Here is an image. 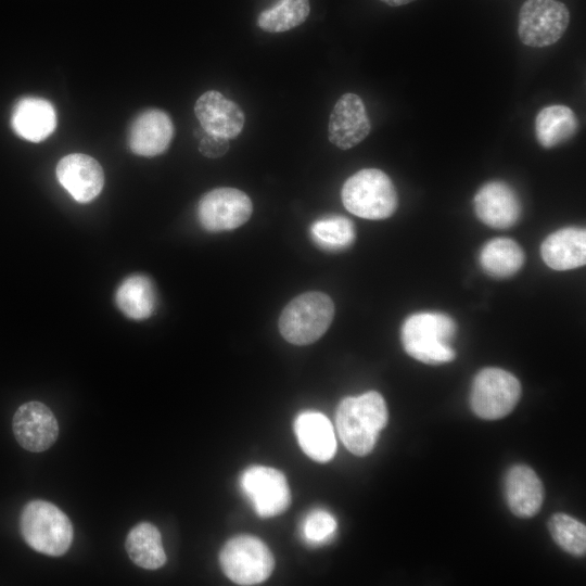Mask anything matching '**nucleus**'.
<instances>
[{
    "label": "nucleus",
    "mask_w": 586,
    "mask_h": 586,
    "mask_svg": "<svg viewBox=\"0 0 586 586\" xmlns=\"http://www.w3.org/2000/svg\"><path fill=\"white\" fill-rule=\"evenodd\" d=\"M173 136L174 125L168 114L150 109L140 113L132 122L128 143L132 153L151 157L164 153Z\"/></svg>",
    "instance_id": "16"
},
{
    "label": "nucleus",
    "mask_w": 586,
    "mask_h": 586,
    "mask_svg": "<svg viewBox=\"0 0 586 586\" xmlns=\"http://www.w3.org/2000/svg\"><path fill=\"white\" fill-rule=\"evenodd\" d=\"M333 316L334 304L330 296L322 292H306L283 308L279 330L289 343L310 344L328 330Z\"/></svg>",
    "instance_id": "5"
},
{
    "label": "nucleus",
    "mask_w": 586,
    "mask_h": 586,
    "mask_svg": "<svg viewBox=\"0 0 586 586\" xmlns=\"http://www.w3.org/2000/svg\"><path fill=\"white\" fill-rule=\"evenodd\" d=\"M11 126L18 137L27 141L40 142L47 139L56 127L55 110L42 98H23L13 107Z\"/></svg>",
    "instance_id": "18"
},
{
    "label": "nucleus",
    "mask_w": 586,
    "mask_h": 586,
    "mask_svg": "<svg viewBox=\"0 0 586 586\" xmlns=\"http://www.w3.org/2000/svg\"><path fill=\"white\" fill-rule=\"evenodd\" d=\"M20 530L29 547L48 556H62L72 545L73 525L52 502L36 499L27 502L20 517Z\"/></svg>",
    "instance_id": "3"
},
{
    "label": "nucleus",
    "mask_w": 586,
    "mask_h": 586,
    "mask_svg": "<svg viewBox=\"0 0 586 586\" xmlns=\"http://www.w3.org/2000/svg\"><path fill=\"white\" fill-rule=\"evenodd\" d=\"M543 260L555 270H569L586 263V231L568 227L549 234L540 246Z\"/></svg>",
    "instance_id": "19"
},
{
    "label": "nucleus",
    "mask_w": 586,
    "mask_h": 586,
    "mask_svg": "<svg viewBox=\"0 0 586 586\" xmlns=\"http://www.w3.org/2000/svg\"><path fill=\"white\" fill-rule=\"evenodd\" d=\"M125 547L131 561L140 568L156 570L166 562L161 533L152 523L141 522L133 526Z\"/></svg>",
    "instance_id": "23"
},
{
    "label": "nucleus",
    "mask_w": 586,
    "mask_h": 586,
    "mask_svg": "<svg viewBox=\"0 0 586 586\" xmlns=\"http://www.w3.org/2000/svg\"><path fill=\"white\" fill-rule=\"evenodd\" d=\"M240 488L260 518L284 512L291 504V492L284 474L273 468L251 466L240 476Z\"/></svg>",
    "instance_id": "9"
},
{
    "label": "nucleus",
    "mask_w": 586,
    "mask_h": 586,
    "mask_svg": "<svg viewBox=\"0 0 586 586\" xmlns=\"http://www.w3.org/2000/svg\"><path fill=\"white\" fill-rule=\"evenodd\" d=\"M310 12L309 0H278L257 17V26L264 31H288L305 22Z\"/></svg>",
    "instance_id": "25"
},
{
    "label": "nucleus",
    "mask_w": 586,
    "mask_h": 586,
    "mask_svg": "<svg viewBox=\"0 0 586 586\" xmlns=\"http://www.w3.org/2000/svg\"><path fill=\"white\" fill-rule=\"evenodd\" d=\"M229 149V141L226 138L205 132L202 137L199 151L206 157L217 158L226 154Z\"/></svg>",
    "instance_id": "29"
},
{
    "label": "nucleus",
    "mask_w": 586,
    "mask_h": 586,
    "mask_svg": "<svg viewBox=\"0 0 586 586\" xmlns=\"http://www.w3.org/2000/svg\"><path fill=\"white\" fill-rule=\"evenodd\" d=\"M390 7H400V5H405V4H408V3H411L416 0H379Z\"/></svg>",
    "instance_id": "30"
},
{
    "label": "nucleus",
    "mask_w": 586,
    "mask_h": 586,
    "mask_svg": "<svg viewBox=\"0 0 586 586\" xmlns=\"http://www.w3.org/2000/svg\"><path fill=\"white\" fill-rule=\"evenodd\" d=\"M341 198L349 213L371 220L392 216L398 205L391 178L378 168H364L351 176L342 187Z\"/></svg>",
    "instance_id": "4"
},
{
    "label": "nucleus",
    "mask_w": 586,
    "mask_h": 586,
    "mask_svg": "<svg viewBox=\"0 0 586 586\" xmlns=\"http://www.w3.org/2000/svg\"><path fill=\"white\" fill-rule=\"evenodd\" d=\"M520 396L521 385L513 374L500 368H485L473 380L470 405L477 417L496 420L510 413Z\"/></svg>",
    "instance_id": "8"
},
{
    "label": "nucleus",
    "mask_w": 586,
    "mask_h": 586,
    "mask_svg": "<svg viewBox=\"0 0 586 586\" xmlns=\"http://www.w3.org/2000/svg\"><path fill=\"white\" fill-rule=\"evenodd\" d=\"M457 326L443 313L424 311L409 316L403 323L400 339L406 353L412 358L430 365H440L455 359L453 341Z\"/></svg>",
    "instance_id": "2"
},
{
    "label": "nucleus",
    "mask_w": 586,
    "mask_h": 586,
    "mask_svg": "<svg viewBox=\"0 0 586 586\" xmlns=\"http://www.w3.org/2000/svg\"><path fill=\"white\" fill-rule=\"evenodd\" d=\"M60 184L79 203L95 199L104 186V173L99 162L82 153L62 157L55 168Z\"/></svg>",
    "instance_id": "13"
},
{
    "label": "nucleus",
    "mask_w": 586,
    "mask_h": 586,
    "mask_svg": "<svg viewBox=\"0 0 586 586\" xmlns=\"http://www.w3.org/2000/svg\"><path fill=\"white\" fill-rule=\"evenodd\" d=\"M479 262L487 275L495 278H507L521 269L524 263V253L514 240L496 238L482 247Z\"/></svg>",
    "instance_id": "24"
},
{
    "label": "nucleus",
    "mask_w": 586,
    "mask_h": 586,
    "mask_svg": "<svg viewBox=\"0 0 586 586\" xmlns=\"http://www.w3.org/2000/svg\"><path fill=\"white\" fill-rule=\"evenodd\" d=\"M387 419L385 400L375 391L344 398L335 413L340 440L356 456H366L373 449Z\"/></svg>",
    "instance_id": "1"
},
{
    "label": "nucleus",
    "mask_w": 586,
    "mask_h": 586,
    "mask_svg": "<svg viewBox=\"0 0 586 586\" xmlns=\"http://www.w3.org/2000/svg\"><path fill=\"white\" fill-rule=\"evenodd\" d=\"M371 130L366 106L359 95L344 93L334 104L328 124L329 141L348 150L364 141Z\"/></svg>",
    "instance_id": "12"
},
{
    "label": "nucleus",
    "mask_w": 586,
    "mask_h": 586,
    "mask_svg": "<svg viewBox=\"0 0 586 586\" xmlns=\"http://www.w3.org/2000/svg\"><path fill=\"white\" fill-rule=\"evenodd\" d=\"M508 506L520 518L535 515L544 500V487L537 474L527 466L512 467L505 481Z\"/></svg>",
    "instance_id": "20"
},
{
    "label": "nucleus",
    "mask_w": 586,
    "mask_h": 586,
    "mask_svg": "<svg viewBox=\"0 0 586 586\" xmlns=\"http://www.w3.org/2000/svg\"><path fill=\"white\" fill-rule=\"evenodd\" d=\"M570 18V11L561 1L525 0L519 11V38L532 48L551 46L564 35Z\"/></svg>",
    "instance_id": "7"
},
{
    "label": "nucleus",
    "mask_w": 586,
    "mask_h": 586,
    "mask_svg": "<svg viewBox=\"0 0 586 586\" xmlns=\"http://www.w3.org/2000/svg\"><path fill=\"white\" fill-rule=\"evenodd\" d=\"M219 562L225 575L239 585L263 583L275 568V559L267 545L247 534L230 538L220 551Z\"/></svg>",
    "instance_id": "6"
},
{
    "label": "nucleus",
    "mask_w": 586,
    "mask_h": 586,
    "mask_svg": "<svg viewBox=\"0 0 586 586\" xmlns=\"http://www.w3.org/2000/svg\"><path fill=\"white\" fill-rule=\"evenodd\" d=\"M578 129V119L569 106L556 104L542 109L535 119V136L545 149L570 140Z\"/></svg>",
    "instance_id": "21"
},
{
    "label": "nucleus",
    "mask_w": 586,
    "mask_h": 586,
    "mask_svg": "<svg viewBox=\"0 0 586 586\" xmlns=\"http://www.w3.org/2000/svg\"><path fill=\"white\" fill-rule=\"evenodd\" d=\"M337 523L327 510L317 508L309 511L301 525L303 540L313 547L322 546L335 537Z\"/></svg>",
    "instance_id": "28"
},
{
    "label": "nucleus",
    "mask_w": 586,
    "mask_h": 586,
    "mask_svg": "<svg viewBox=\"0 0 586 586\" xmlns=\"http://www.w3.org/2000/svg\"><path fill=\"white\" fill-rule=\"evenodd\" d=\"M310 237L321 249L328 251L345 250L356 238L355 227L344 216H328L316 220L310 226Z\"/></svg>",
    "instance_id": "26"
},
{
    "label": "nucleus",
    "mask_w": 586,
    "mask_h": 586,
    "mask_svg": "<svg viewBox=\"0 0 586 586\" xmlns=\"http://www.w3.org/2000/svg\"><path fill=\"white\" fill-rule=\"evenodd\" d=\"M194 113L205 132L228 140L237 138L245 123L241 107L216 90H208L199 97Z\"/></svg>",
    "instance_id": "15"
},
{
    "label": "nucleus",
    "mask_w": 586,
    "mask_h": 586,
    "mask_svg": "<svg viewBox=\"0 0 586 586\" xmlns=\"http://www.w3.org/2000/svg\"><path fill=\"white\" fill-rule=\"evenodd\" d=\"M553 540L573 556H584L586 551L585 524L564 513L553 514L548 523Z\"/></svg>",
    "instance_id": "27"
},
{
    "label": "nucleus",
    "mask_w": 586,
    "mask_h": 586,
    "mask_svg": "<svg viewBox=\"0 0 586 586\" xmlns=\"http://www.w3.org/2000/svg\"><path fill=\"white\" fill-rule=\"evenodd\" d=\"M294 432L303 451L313 460L327 462L336 451V440L330 420L318 411L301 412L294 421Z\"/></svg>",
    "instance_id": "17"
},
{
    "label": "nucleus",
    "mask_w": 586,
    "mask_h": 586,
    "mask_svg": "<svg viewBox=\"0 0 586 586\" xmlns=\"http://www.w3.org/2000/svg\"><path fill=\"white\" fill-rule=\"evenodd\" d=\"M12 429L17 443L31 453L47 450L59 435L55 416L48 406L37 400L27 402L17 408Z\"/></svg>",
    "instance_id": "11"
},
{
    "label": "nucleus",
    "mask_w": 586,
    "mask_h": 586,
    "mask_svg": "<svg viewBox=\"0 0 586 586\" xmlns=\"http://www.w3.org/2000/svg\"><path fill=\"white\" fill-rule=\"evenodd\" d=\"M473 205L477 218L496 229L512 227L522 213V204L514 189L499 180L482 186L474 196Z\"/></svg>",
    "instance_id": "14"
},
{
    "label": "nucleus",
    "mask_w": 586,
    "mask_h": 586,
    "mask_svg": "<svg viewBox=\"0 0 586 586\" xmlns=\"http://www.w3.org/2000/svg\"><path fill=\"white\" fill-rule=\"evenodd\" d=\"M253 212L251 199L235 188H217L205 193L199 201L196 215L207 231L218 232L235 229L245 224Z\"/></svg>",
    "instance_id": "10"
},
{
    "label": "nucleus",
    "mask_w": 586,
    "mask_h": 586,
    "mask_svg": "<svg viewBox=\"0 0 586 586\" xmlns=\"http://www.w3.org/2000/svg\"><path fill=\"white\" fill-rule=\"evenodd\" d=\"M115 300L120 311L130 319L142 320L152 316L156 295L151 279L144 275H131L117 288Z\"/></svg>",
    "instance_id": "22"
}]
</instances>
